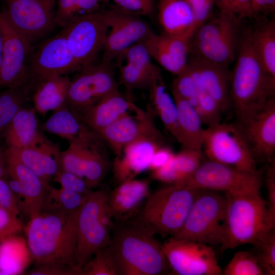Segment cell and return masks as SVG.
I'll use <instances>...</instances> for the list:
<instances>
[{
    "instance_id": "cell-1",
    "label": "cell",
    "mask_w": 275,
    "mask_h": 275,
    "mask_svg": "<svg viewBox=\"0 0 275 275\" xmlns=\"http://www.w3.org/2000/svg\"><path fill=\"white\" fill-rule=\"evenodd\" d=\"M251 30V25L242 29L230 75V105L238 125L246 122L275 97V80L265 71L254 51Z\"/></svg>"
},
{
    "instance_id": "cell-2",
    "label": "cell",
    "mask_w": 275,
    "mask_h": 275,
    "mask_svg": "<svg viewBox=\"0 0 275 275\" xmlns=\"http://www.w3.org/2000/svg\"><path fill=\"white\" fill-rule=\"evenodd\" d=\"M79 210L70 213L40 212L29 219L23 230L35 265L65 266L79 275L76 262Z\"/></svg>"
},
{
    "instance_id": "cell-3",
    "label": "cell",
    "mask_w": 275,
    "mask_h": 275,
    "mask_svg": "<svg viewBox=\"0 0 275 275\" xmlns=\"http://www.w3.org/2000/svg\"><path fill=\"white\" fill-rule=\"evenodd\" d=\"M129 221L115 222L107 248L117 275H159L170 269L162 244Z\"/></svg>"
},
{
    "instance_id": "cell-4",
    "label": "cell",
    "mask_w": 275,
    "mask_h": 275,
    "mask_svg": "<svg viewBox=\"0 0 275 275\" xmlns=\"http://www.w3.org/2000/svg\"><path fill=\"white\" fill-rule=\"evenodd\" d=\"M199 190L181 184L167 185L150 194L128 221L154 235L173 236L182 227Z\"/></svg>"
},
{
    "instance_id": "cell-5",
    "label": "cell",
    "mask_w": 275,
    "mask_h": 275,
    "mask_svg": "<svg viewBox=\"0 0 275 275\" xmlns=\"http://www.w3.org/2000/svg\"><path fill=\"white\" fill-rule=\"evenodd\" d=\"M226 200L225 236L223 252L246 244H254L271 229L266 202L259 191L225 193Z\"/></svg>"
},
{
    "instance_id": "cell-6",
    "label": "cell",
    "mask_w": 275,
    "mask_h": 275,
    "mask_svg": "<svg viewBox=\"0 0 275 275\" xmlns=\"http://www.w3.org/2000/svg\"><path fill=\"white\" fill-rule=\"evenodd\" d=\"M240 21L220 11L195 33L189 43L194 58L228 68L235 60L241 36Z\"/></svg>"
},
{
    "instance_id": "cell-7",
    "label": "cell",
    "mask_w": 275,
    "mask_h": 275,
    "mask_svg": "<svg viewBox=\"0 0 275 275\" xmlns=\"http://www.w3.org/2000/svg\"><path fill=\"white\" fill-rule=\"evenodd\" d=\"M114 222L108 206V193L101 189L91 190L77 221L76 262L79 275L94 253L108 244Z\"/></svg>"
},
{
    "instance_id": "cell-8",
    "label": "cell",
    "mask_w": 275,
    "mask_h": 275,
    "mask_svg": "<svg viewBox=\"0 0 275 275\" xmlns=\"http://www.w3.org/2000/svg\"><path fill=\"white\" fill-rule=\"evenodd\" d=\"M226 210L225 196L200 189L182 227L172 237L221 248L225 236Z\"/></svg>"
},
{
    "instance_id": "cell-9",
    "label": "cell",
    "mask_w": 275,
    "mask_h": 275,
    "mask_svg": "<svg viewBox=\"0 0 275 275\" xmlns=\"http://www.w3.org/2000/svg\"><path fill=\"white\" fill-rule=\"evenodd\" d=\"M208 160L256 174L257 161L237 124L219 123L204 130L202 150Z\"/></svg>"
},
{
    "instance_id": "cell-10",
    "label": "cell",
    "mask_w": 275,
    "mask_h": 275,
    "mask_svg": "<svg viewBox=\"0 0 275 275\" xmlns=\"http://www.w3.org/2000/svg\"><path fill=\"white\" fill-rule=\"evenodd\" d=\"M74 73L70 79L66 106L78 118L100 100L119 90L112 62H95Z\"/></svg>"
},
{
    "instance_id": "cell-11",
    "label": "cell",
    "mask_w": 275,
    "mask_h": 275,
    "mask_svg": "<svg viewBox=\"0 0 275 275\" xmlns=\"http://www.w3.org/2000/svg\"><path fill=\"white\" fill-rule=\"evenodd\" d=\"M108 26L103 10L82 13L62 30L79 68L96 62L104 46Z\"/></svg>"
},
{
    "instance_id": "cell-12",
    "label": "cell",
    "mask_w": 275,
    "mask_h": 275,
    "mask_svg": "<svg viewBox=\"0 0 275 275\" xmlns=\"http://www.w3.org/2000/svg\"><path fill=\"white\" fill-rule=\"evenodd\" d=\"M56 0H6L2 13L32 46L56 26Z\"/></svg>"
},
{
    "instance_id": "cell-13",
    "label": "cell",
    "mask_w": 275,
    "mask_h": 275,
    "mask_svg": "<svg viewBox=\"0 0 275 275\" xmlns=\"http://www.w3.org/2000/svg\"><path fill=\"white\" fill-rule=\"evenodd\" d=\"M181 185L193 189L236 194L260 191L262 178L260 172L247 173L208 159Z\"/></svg>"
},
{
    "instance_id": "cell-14",
    "label": "cell",
    "mask_w": 275,
    "mask_h": 275,
    "mask_svg": "<svg viewBox=\"0 0 275 275\" xmlns=\"http://www.w3.org/2000/svg\"><path fill=\"white\" fill-rule=\"evenodd\" d=\"M170 268L179 275H222L214 248L192 240L170 237L162 244Z\"/></svg>"
},
{
    "instance_id": "cell-15",
    "label": "cell",
    "mask_w": 275,
    "mask_h": 275,
    "mask_svg": "<svg viewBox=\"0 0 275 275\" xmlns=\"http://www.w3.org/2000/svg\"><path fill=\"white\" fill-rule=\"evenodd\" d=\"M108 29L103 49L102 61L112 62L126 49L143 41L152 32L141 16L117 7L103 10Z\"/></svg>"
},
{
    "instance_id": "cell-16",
    "label": "cell",
    "mask_w": 275,
    "mask_h": 275,
    "mask_svg": "<svg viewBox=\"0 0 275 275\" xmlns=\"http://www.w3.org/2000/svg\"><path fill=\"white\" fill-rule=\"evenodd\" d=\"M78 70L66 38L61 31L33 50L28 66V77L37 80L52 76L68 75Z\"/></svg>"
},
{
    "instance_id": "cell-17",
    "label": "cell",
    "mask_w": 275,
    "mask_h": 275,
    "mask_svg": "<svg viewBox=\"0 0 275 275\" xmlns=\"http://www.w3.org/2000/svg\"><path fill=\"white\" fill-rule=\"evenodd\" d=\"M0 27L3 38L0 87L19 86L28 78V66L33 46L10 24L0 12Z\"/></svg>"
},
{
    "instance_id": "cell-18",
    "label": "cell",
    "mask_w": 275,
    "mask_h": 275,
    "mask_svg": "<svg viewBox=\"0 0 275 275\" xmlns=\"http://www.w3.org/2000/svg\"><path fill=\"white\" fill-rule=\"evenodd\" d=\"M155 115L149 105L146 111L126 114L97 133L117 156L125 145L135 140L145 138L163 140L155 124Z\"/></svg>"
},
{
    "instance_id": "cell-19",
    "label": "cell",
    "mask_w": 275,
    "mask_h": 275,
    "mask_svg": "<svg viewBox=\"0 0 275 275\" xmlns=\"http://www.w3.org/2000/svg\"><path fill=\"white\" fill-rule=\"evenodd\" d=\"M238 125L256 161L270 162L274 159L275 97L246 122Z\"/></svg>"
},
{
    "instance_id": "cell-20",
    "label": "cell",
    "mask_w": 275,
    "mask_h": 275,
    "mask_svg": "<svg viewBox=\"0 0 275 275\" xmlns=\"http://www.w3.org/2000/svg\"><path fill=\"white\" fill-rule=\"evenodd\" d=\"M60 151L59 146L43 133L28 147L20 149L6 148L8 154L34 172L48 188L59 171Z\"/></svg>"
},
{
    "instance_id": "cell-21",
    "label": "cell",
    "mask_w": 275,
    "mask_h": 275,
    "mask_svg": "<svg viewBox=\"0 0 275 275\" xmlns=\"http://www.w3.org/2000/svg\"><path fill=\"white\" fill-rule=\"evenodd\" d=\"M164 145L163 140L145 138L125 145L113 163V176L117 185L133 179L148 170L155 152Z\"/></svg>"
},
{
    "instance_id": "cell-22",
    "label": "cell",
    "mask_w": 275,
    "mask_h": 275,
    "mask_svg": "<svg viewBox=\"0 0 275 275\" xmlns=\"http://www.w3.org/2000/svg\"><path fill=\"white\" fill-rule=\"evenodd\" d=\"M6 158L7 177L20 183L17 202L21 212L29 219L41 212L48 187L34 172L18 160L7 153Z\"/></svg>"
},
{
    "instance_id": "cell-23",
    "label": "cell",
    "mask_w": 275,
    "mask_h": 275,
    "mask_svg": "<svg viewBox=\"0 0 275 275\" xmlns=\"http://www.w3.org/2000/svg\"><path fill=\"white\" fill-rule=\"evenodd\" d=\"M148 182L132 179L117 185L108 194V206L116 223H123L133 218L150 194Z\"/></svg>"
},
{
    "instance_id": "cell-24",
    "label": "cell",
    "mask_w": 275,
    "mask_h": 275,
    "mask_svg": "<svg viewBox=\"0 0 275 275\" xmlns=\"http://www.w3.org/2000/svg\"><path fill=\"white\" fill-rule=\"evenodd\" d=\"M141 108L126 98L119 91L113 92L83 112L78 119L91 129L98 133L124 115Z\"/></svg>"
},
{
    "instance_id": "cell-25",
    "label": "cell",
    "mask_w": 275,
    "mask_h": 275,
    "mask_svg": "<svg viewBox=\"0 0 275 275\" xmlns=\"http://www.w3.org/2000/svg\"><path fill=\"white\" fill-rule=\"evenodd\" d=\"M70 79L62 75L33 80L32 102L36 113L45 115L66 106Z\"/></svg>"
},
{
    "instance_id": "cell-26",
    "label": "cell",
    "mask_w": 275,
    "mask_h": 275,
    "mask_svg": "<svg viewBox=\"0 0 275 275\" xmlns=\"http://www.w3.org/2000/svg\"><path fill=\"white\" fill-rule=\"evenodd\" d=\"M192 59L198 70L200 92L209 94L220 104L224 113L230 105L231 72L223 66L197 58Z\"/></svg>"
},
{
    "instance_id": "cell-27",
    "label": "cell",
    "mask_w": 275,
    "mask_h": 275,
    "mask_svg": "<svg viewBox=\"0 0 275 275\" xmlns=\"http://www.w3.org/2000/svg\"><path fill=\"white\" fill-rule=\"evenodd\" d=\"M150 106L164 127L176 140L178 138V112L175 101L169 93L160 69L154 65L148 89Z\"/></svg>"
},
{
    "instance_id": "cell-28",
    "label": "cell",
    "mask_w": 275,
    "mask_h": 275,
    "mask_svg": "<svg viewBox=\"0 0 275 275\" xmlns=\"http://www.w3.org/2000/svg\"><path fill=\"white\" fill-rule=\"evenodd\" d=\"M172 93L178 112L177 142L182 149L202 151L205 129L197 111L187 100Z\"/></svg>"
},
{
    "instance_id": "cell-29",
    "label": "cell",
    "mask_w": 275,
    "mask_h": 275,
    "mask_svg": "<svg viewBox=\"0 0 275 275\" xmlns=\"http://www.w3.org/2000/svg\"><path fill=\"white\" fill-rule=\"evenodd\" d=\"M158 19L163 33L183 36L189 41L193 17L187 0H157Z\"/></svg>"
},
{
    "instance_id": "cell-30",
    "label": "cell",
    "mask_w": 275,
    "mask_h": 275,
    "mask_svg": "<svg viewBox=\"0 0 275 275\" xmlns=\"http://www.w3.org/2000/svg\"><path fill=\"white\" fill-rule=\"evenodd\" d=\"M202 154V151L182 149L165 166L152 171V177L167 185L182 184L203 161Z\"/></svg>"
},
{
    "instance_id": "cell-31",
    "label": "cell",
    "mask_w": 275,
    "mask_h": 275,
    "mask_svg": "<svg viewBox=\"0 0 275 275\" xmlns=\"http://www.w3.org/2000/svg\"><path fill=\"white\" fill-rule=\"evenodd\" d=\"M42 133L39 129L37 113L33 106L28 105L15 116L3 139L6 148L20 149L33 144Z\"/></svg>"
},
{
    "instance_id": "cell-32",
    "label": "cell",
    "mask_w": 275,
    "mask_h": 275,
    "mask_svg": "<svg viewBox=\"0 0 275 275\" xmlns=\"http://www.w3.org/2000/svg\"><path fill=\"white\" fill-rule=\"evenodd\" d=\"M254 51L265 71L275 80V21L264 19L252 26Z\"/></svg>"
},
{
    "instance_id": "cell-33",
    "label": "cell",
    "mask_w": 275,
    "mask_h": 275,
    "mask_svg": "<svg viewBox=\"0 0 275 275\" xmlns=\"http://www.w3.org/2000/svg\"><path fill=\"white\" fill-rule=\"evenodd\" d=\"M31 260L25 238L14 234L0 242V271L2 275L22 274Z\"/></svg>"
},
{
    "instance_id": "cell-34",
    "label": "cell",
    "mask_w": 275,
    "mask_h": 275,
    "mask_svg": "<svg viewBox=\"0 0 275 275\" xmlns=\"http://www.w3.org/2000/svg\"><path fill=\"white\" fill-rule=\"evenodd\" d=\"M46 132L73 142L86 138L94 131L83 123L66 105L53 112L42 125Z\"/></svg>"
},
{
    "instance_id": "cell-35",
    "label": "cell",
    "mask_w": 275,
    "mask_h": 275,
    "mask_svg": "<svg viewBox=\"0 0 275 275\" xmlns=\"http://www.w3.org/2000/svg\"><path fill=\"white\" fill-rule=\"evenodd\" d=\"M34 83L29 78L22 84L0 92V139L15 116L32 102Z\"/></svg>"
},
{
    "instance_id": "cell-36",
    "label": "cell",
    "mask_w": 275,
    "mask_h": 275,
    "mask_svg": "<svg viewBox=\"0 0 275 275\" xmlns=\"http://www.w3.org/2000/svg\"><path fill=\"white\" fill-rule=\"evenodd\" d=\"M103 143L97 134L87 145L84 178L91 189L101 183L108 169L109 163L103 150Z\"/></svg>"
},
{
    "instance_id": "cell-37",
    "label": "cell",
    "mask_w": 275,
    "mask_h": 275,
    "mask_svg": "<svg viewBox=\"0 0 275 275\" xmlns=\"http://www.w3.org/2000/svg\"><path fill=\"white\" fill-rule=\"evenodd\" d=\"M87 196L62 187L56 188L50 186L46 191L41 212H74L81 208Z\"/></svg>"
},
{
    "instance_id": "cell-38",
    "label": "cell",
    "mask_w": 275,
    "mask_h": 275,
    "mask_svg": "<svg viewBox=\"0 0 275 275\" xmlns=\"http://www.w3.org/2000/svg\"><path fill=\"white\" fill-rule=\"evenodd\" d=\"M143 42L151 58L170 73L176 75L185 68L187 63L181 62L172 53L159 35L152 31Z\"/></svg>"
},
{
    "instance_id": "cell-39",
    "label": "cell",
    "mask_w": 275,
    "mask_h": 275,
    "mask_svg": "<svg viewBox=\"0 0 275 275\" xmlns=\"http://www.w3.org/2000/svg\"><path fill=\"white\" fill-rule=\"evenodd\" d=\"M96 134V132H94L87 137L69 143L65 150L61 151L59 157V170L69 172L84 178L87 145Z\"/></svg>"
},
{
    "instance_id": "cell-40",
    "label": "cell",
    "mask_w": 275,
    "mask_h": 275,
    "mask_svg": "<svg viewBox=\"0 0 275 275\" xmlns=\"http://www.w3.org/2000/svg\"><path fill=\"white\" fill-rule=\"evenodd\" d=\"M200 92L198 70L191 59L183 70L176 75L172 84V92L192 102Z\"/></svg>"
},
{
    "instance_id": "cell-41",
    "label": "cell",
    "mask_w": 275,
    "mask_h": 275,
    "mask_svg": "<svg viewBox=\"0 0 275 275\" xmlns=\"http://www.w3.org/2000/svg\"><path fill=\"white\" fill-rule=\"evenodd\" d=\"M222 274L264 275L265 273L250 250L236 252L224 269H222Z\"/></svg>"
},
{
    "instance_id": "cell-42",
    "label": "cell",
    "mask_w": 275,
    "mask_h": 275,
    "mask_svg": "<svg viewBox=\"0 0 275 275\" xmlns=\"http://www.w3.org/2000/svg\"><path fill=\"white\" fill-rule=\"evenodd\" d=\"M251 250L265 275L275 274V229H271L254 244Z\"/></svg>"
},
{
    "instance_id": "cell-43",
    "label": "cell",
    "mask_w": 275,
    "mask_h": 275,
    "mask_svg": "<svg viewBox=\"0 0 275 275\" xmlns=\"http://www.w3.org/2000/svg\"><path fill=\"white\" fill-rule=\"evenodd\" d=\"M197 111L203 124L207 127L221 123L223 113L220 104L209 94L200 92L196 98L190 102Z\"/></svg>"
},
{
    "instance_id": "cell-44",
    "label": "cell",
    "mask_w": 275,
    "mask_h": 275,
    "mask_svg": "<svg viewBox=\"0 0 275 275\" xmlns=\"http://www.w3.org/2000/svg\"><path fill=\"white\" fill-rule=\"evenodd\" d=\"M153 69L148 70L125 62L120 66V81L128 91L148 90L151 82Z\"/></svg>"
},
{
    "instance_id": "cell-45",
    "label": "cell",
    "mask_w": 275,
    "mask_h": 275,
    "mask_svg": "<svg viewBox=\"0 0 275 275\" xmlns=\"http://www.w3.org/2000/svg\"><path fill=\"white\" fill-rule=\"evenodd\" d=\"M80 275H117L107 246L94 253L81 268Z\"/></svg>"
},
{
    "instance_id": "cell-46",
    "label": "cell",
    "mask_w": 275,
    "mask_h": 275,
    "mask_svg": "<svg viewBox=\"0 0 275 275\" xmlns=\"http://www.w3.org/2000/svg\"><path fill=\"white\" fill-rule=\"evenodd\" d=\"M143 41L131 45L124 51L117 59H124L126 63L132 64L148 70L154 66Z\"/></svg>"
},
{
    "instance_id": "cell-47",
    "label": "cell",
    "mask_w": 275,
    "mask_h": 275,
    "mask_svg": "<svg viewBox=\"0 0 275 275\" xmlns=\"http://www.w3.org/2000/svg\"><path fill=\"white\" fill-rule=\"evenodd\" d=\"M193 13V21L189 34L191 38L197 30L212 16L214 0H187Z\"/></svg>"
},
{
    "instance_id": "cell-48",
    "label": "cell",
    "mask_w": 275,
    "mask_h": 275,
    "mask_svg": "<svg viewBox=\"0 0 275 275\" xmlns=\"http://www.w3.org/2000/svg\"><path fill=\"white\" fill-rule=\"evenodd\" d=\"M220 11L230 13L240 20L254 18L251 0H214Z\"/></svg>"
},
{
    "instance_id": "cell-49",
    "label": "cell",
    "mask_w": 275,
    "mask_h": 275,
    "mask_svg": "<svg viewBox=\"0 0 275 275\" xmlns=\"http://www.w3.org/2000/svg\"><path fill=\"white\" fill-rule=\"evenodd\" d=\"M108 3L110 1L116 4V7L128 13L141 16L151 15L154 10V0H100Z\"/></svg>"
},
{
    "instance_id": "cell-50",
    "label": "cell",
    "mask_w": 275,
    "mask_h": 275,
    "mask_svg": "<svg viewBox=\"0 0 275 275\" xmlns=\"http://www.w3.org/2000/svg\"><path fill=\"white\" fill-rule=\"evenodd\" d=\"M52 180L60 184L61 187L85 196L92 190L84 178L67 171L59 170Z\"/></svg>"
},
{
    "instance_id": "cell-51",
    "label": "cell",
    "mask_w": 275,
    "mask_h": 275,
    "mask_svg": "<svg viewBox=\"0 0 275 275\" xmlns=\"http://www.w3.org/2000/svg\"><path fill=\"white\" fill-rule=\"evenodd\" d=\"M81 14L75 0H56L54 22L64 28L72 19Z\"/></svg>"
},
{
    "instance_id": "cell-52",
    "label": "cell",
    "mask_w": 275,
    "mask_h": 275,
    "mask_svg": "<svg viewBox=\"0 0 275 275\" xmlns=\"http://www.w3.org/2000/svg\"><path fill=\"white\" fill-rule=\"evenodd\" d=\"M24 226L19 217L14 215L0 205V239L18 234Z\"/></svg>"
},
{
    "instance_id": "cell-53",
    "label": "cell",
    "mask_w": 275,
    "mask_h": 275,
    "mask_svg": "<svg viewBox=\"0 0 275 275\" xmlns=\"http://www.w3.org/2000/svg\"><path fill=\"white\" fill-rule=\"evenodd\" d=\"M265 176L267 188L266 205L269 218L272 226L275 227V161L268 162Z\"/></svg>"
},
{
    "instance_id": "cell-54",
    "label": "cell",
    "mask_w": 275,
    "mask_h": 275,
    "mask_svg": "<svg viewBox=\"0 0 275 275\" xmlns=\"http://www.w3.org/2000/svg\"><path fill=\"white\" fill-rule=\"evenodd\" d=\"M0 205L18 217L21 213L15 196L7 181L2 178H0Z\"/></svg>"
},
{
    "instance_id": "cell-55",
    "label": "cell",
    "mask_w": 275,
    "mask_h": 275,
    "mask_svg": "<svg viewBox=\"0 0 275 275\" xmlns=\"http://www.w3.org/2000/svg\"><path fill=\"white\" fill-rule=\"evenodd\" d=\"M30 275H78L75 269L55 264H37L27 272Z\"/></svg>"
},
{
    "instance_id": "cell-56",
    "label": "cell",
    "mask_w": 275,
    "mask_h": 275,
    "mask_svg": "<svg viewBox=\"0 0 275 275\" xmlns=\"http://www.w3.org/2000/svg\"><path fill=\"white\" fill-rule=\"evenodd\" d=\"M175 153L169 147L163 145L155 152L148 170L151 172L165 166L173 158Z\"/></svg>"
},
{
    "instance_id": "cell-57",
    "label": "cell",
    "mask_w": 275,
    "mask_h": 275,
    "mask_svg": "<svg viewBox=\"0 0 275 275\" xmlns=\"http://www.w3.org/2000/svg\"><path fill=\"white\" fill-rule=\"evenodd\" d=\"M254 17L270 13L274 10L275 0H251Z\"/></svg>"
},
{
    "instance_id": "cell-58",
    "label": "cell",
    "mask_w": 275,
    "mask_h": 275,
    "mask_svg": "<svg viewBox=\"0 0 275 275\" xmlns=\"http://www.w3.org/2000/svg\"><path fill=\"white\" fill-rule=\"evenodd\" d=\"M77 7L82 13H89L100 10V0H75Z\"/></svg>"
},
{
    "instance_id": "cell-59",
    "label": "cell",
    "mask_w": 275,
    "mask_h": 275,
    "mask_svg": "<svg viewBox=\"0 0 275 275\" xmlns=\"http://www.w3.org/2000/svg\"><path fill=\"white\" fill-rule=\"evenodd\" d=\"M8 176L7 172V158L6 148L0 145V178Z\"/></svg>"
},
{
    "instance_id": "cell-60",
    "label": "cell",
    "mask_w": 275,
    "mask_h": 275,
    "mask_svg": "<svg viewBox=\"0 0 275 275\" xmlns=\"http://www.w3.org/2000/svg\"><path fill=\"white\" fill-rule=\"evenodd\" d=\"M3 38L2 30L0 27V70L2 62L3 57Z\"/></svg>"
},
{
    "instance_id": "cell-61",
    "label": "cell",
    "mask_w": 275,
    "mask_h": 275,
    "mask_svg": "<svg viewBox=\"0 0 275 275\" xmlns=\"http://www.w3.org/2000/svg\"><path fill=\"white\" fill-rule=\"evenodd\" d=\"M2 240L0 239V242L2 241Z\"/></svg>"
},
{
    "instance_id": "cell-62",
    "label": "cell",
    "mask_w": 275,
    "mask_h": 275,
    "mask_svg": "<svg viewBox=\"0 0 275 275\" xmlns=\"http://www.w3.org/2000/svg\"><path fill=\"white\" fill-rule=\"evenodd\" d=\"M0 274H2L1 271H0Z\"/></svg>"
}]
</instances>
